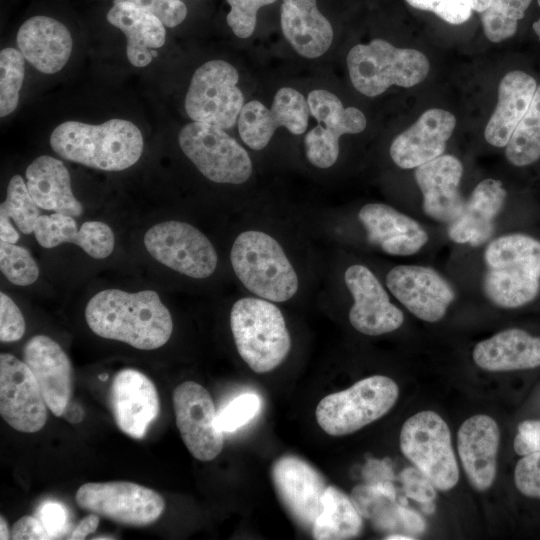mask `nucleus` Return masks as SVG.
<instances>
[{
  "label": "nucleus",
  "instance_id": "f257e3e1",
  "mask_svg": "<svg viewBox=\"0 0 540 540\" xmlns=\"http://www.w3.org/2000/svg\"><path fill=\"white\" fill-rule=\"evenodd\" d=\"M89 328L98 336L153 350L166 344L173 321L157 292L129 293L106 289L95 294L85 308Z\"/></svg>",
  "mask_w": 540,
  "mask_h": 540
},
{
  "label": "nucleus",
  "instance_id": "f03ea898",
  "mask_svg": "<svg viewBox=\"0 0 540 540\" xmlns=\"http://www.w3.org/2000/svg\"><path fill=\"white\" fill-rule=\"evenodd\" d=\"M50 146L60 157L104 171H122L141 157L144 141L132 122L113 118L102 124L66 121L50 135Z\"/></svg>",
  "mask_w": 540,
  "mask_h": 540
},
{
  "label": "nucleus",
  "instance_id": "7ed1b4c3",
  "mask_svg": "<svg viewBox=\"0 0 540 540\" xmlns=\"http://www.w3.org/2000/svg\"><path fill=\"white\" fill-rule=\"evenodd\" d=\"M483 290L502 308L521 307L540 290V241L522 233L500 236L485 249Z\"/></svg>",
  "mask_w": 540,
  "mask_h": 540
},
{
  "label": "nucleus",
  "instance_id": "20e7f679",
  "mask_svg": "<svg viewBox=\"0 0 540 540\" xmlns=\"http://www.w3.org/2000/svg\"><path fill=\"white\" fill-rule=\"evenodd\" d=\"M230 327L241 358L256 373L272 371L290 351L291 338L282 312L269 300H237L230 312Z\"/></svg>",
  "mask_w": 540,
  "mask_h": 540
},
{
  "label": "nucleus",
  "instance_id": "39448f33",
  "mask_svg": "<svg viewBox=\"0 0 540 540\" xmlns=\"http://www.w3.org/2000/svg\"><path fill=\"white\" fill-rule=\"evenodd\" d=\"M237 278L253 294L272 302H284L298 290L297 274L281 245L268 234L244 231L230 252Z\"/></svg>",
  "mask_w": 540,
  "mask_h": 540
},
{
  "label": "nucleus",
  "instance_id": "423d86ee",
  "mask_svg": "<svg viewBox=\"0 0 540 540\" xmlns=\"http://www.w3.org/2000/svg\"><path fill=\"white\" fill-rule=\"evenodd\" d=\"M347 67L355 89L375 97L392 85L409 88L419 84L426 78L430 63L418 50L397 48L383 39H374L350 49Z\"/></svg>",
  "mask_w": 540,
  "mask_h": 540
},
{
  "label": "nucleus",
  "instance_id": "0eeeda50",
  "mask_svg": "<svg viewBox=\"0 0 540 540\" xmlns=\"http://www.w3.org/2000/svg\"><path fill=\"white\" fill-rule=\"evenodd\" d=\"M399 389L383 375L364 378L348 389L325 396L315 415L321 429L331 436L354 433L384 416L395 405Z\"/></svg>",
  "mask_w": 540,
  "mask_h": 540
},
{
  "label": "nucleus",
  "instance_id": "6e6552de",
  "mask_svg": "<svg viewBox=\"0 0 540 540\" xmlns=\"http://www.w3.org/2000/svg\"><path fill=\"white\" fill-rule=\"evenodd\" d=\"M400 448L415 468L439 490L452 489L459 469L447 423L437 413L426 410L408 418L400 432Z\"/></svg>",
  "mask_w": 540,
  "mask_h": 540
},
{
  "label": "nucleus",
  "instance_id": "1a4fd4ad",
  "mask_svg": "<svg viewBox=\"0 0 540 540\" xmlns=\"http://www.w3.org/2000/svg\"><path fill=\"white\" fill-rule=\"evenodd\" d=\"M178 142L187 158L213 182L242 184L251 176L247 151L216 125L188 123L180 130Z\"/></svg>",
  "mask_w": 540,
  "mask_h": 540
},
{
  "label": "nucleus",
  "instance_id": "9d476101",
  "mask_svg": "<svg viewBox=\"0 0 540 540\" xmlns=\"http://www.w3.org/2000/svg\"><path fill=\"white\" fill-rule=\"evenodd\" d=\"M238 80L236 68L224 60L201 65L194 72L185 97L189 118L222 129L233 127L244 106Z\"/></svg>",
  "mask_w": 540,
  "mask_h": 540
},
{
  "label": "nucleus",
  "instance_id": "9b49d317",
  "mask_svg": "<svg viewBox=\"0 0 540 540\" xmlns=\"http://www.w3.org/2000/svg\"><path fill=\"white\" fill-rule=\"evenodd\" d=\"M75 500L89 513L133 527L154 523L165 509L159 493L127 481L85 483L77 490Z\"/></svg>",
  "mask_w": 540,
  "mask_h": 540
},
{
  "label": "nucleus",
  "instance_id": "f8f14e48",
  "mask_svg": "<svg viewBox=\"0 0 540 540\" xmlns=\"http://www.w3.org/2000/svg\"><path fill=\"white\" fill-rule=\"evenodd\" d=\"M149 254L183 275L202 279L213 274L218 256L210 240L194 226L165 221L152 226L144 236Z\"/></svg>",
  "mask_w": 540,
  "mask_h": 540
},
{
  "label": "nucleus",
  "instance_id": "ddd939ff",
  "mask_svg": "<svg viewBox=\"0 0 540 540\" xmlns=\"http://www.w3.org/2000/svg\"><path fill=\"white\" fill-rule=\"evenodd\" d=\"M307 103L311 115L319 122L305 136L307 159L318 168H329L339 156V138L362 132L367 125L366 117L356 107L345 108L335 94L324 89L311 91Z\"/></svg>",
  "mask_w": 540,
  "mask_h": 540
},
{
  "label": "nucleus",
  "instance_id": "4468645a",
  "mask_svg": "<svg viewBox=\"0 0 540 540\" xmlns=\"http://www.w3.org/2000/svg\"><path fill=\"white\" fill-rule=\"evenodd\" d=\"M173 408L177 428L189 452L200 461L216 458L224 438L209 392L196 382H182L173 391Z\"/></svg>",
  "mask_w": 540,
  "mask_h": 540
},
{
  "label": "nucleus",
  "instance_id": "2eb2a0df",
  "mask_svg": "<svg viewBox=\"0 0 540 540\" xmlns=\"http://www.w3.org/2000/svg\"><path fill=\"white\" fill-rule=\"evenodd\" d=\"M47 404L27 364L9 353L0 355V414L15 430L34 433L47 420Z\"/></svg>",
  "mask_w": 540,
  "mask_h": 540
},
{
  "label": "nucleus",
  "instance_id": "dca6fc26",
  "mask_svg": "<svg viewBox=\"0 0 540 540\" xmlns=\"http://www.w3.org/2000/svg\"><path fill=\"white\" fill-rule=\"evenodd\" d=\"M271 478L278 498L291 518L311 532L323 509L325 479L312 465L293 455H284L274 461Z\"/></svg>",
  "mask_w": 540,
  "mask_h": 540
},
{
  "label": "nucleus",
  "instance_id": "f3484780",
  "mask_svg": "<svg viewBox=\"0 0 540 540\" xmlns=\"http://www.w3.org/2000/svg\"><path fill=\"white\" fill-rule=\"evenodd\" d=\"M307 100L290 87L279 89L270 109L257 100L246 103L237 120L243 142L254 150H261L270 142L275 130L285 127L295 135L303 134L308 126Z\"/></svg>",
  "mask_w": 540,
  "mask_h": 540
},
{
  "label": "nucleus",
  "instance_id": "a211bd4d",
  "mask_svg": "<svg viewBox=\"0 0 540 540\" xmlns=\"http://www.w3.org/2000/svg\"><path fill=\"white\" fill-rule=\"evenodd\" d=\"M386 285L399 302L426 322L441 320L455 298L451 285L425 266L398 265L387 273Z\"/></svg>",
  "mask_w": 540,
  "mask_h": 540
},
{
  "label": "nucleus",
  "instance_id": "6ab92c4d",
  "mask_svg": "<svg viewBox=\"0 0 540 540\" xmlns=\"http://www.w3.org/2000/svg\"><path fill=\"white\" fill-rule=\"evenodd\" d=\"M345 283L353 296L349 311L351 325L360 333L377 336L397 330L404 321L402 311L389 296L373 272L360 264L347 268Z\"/></svg>",
  "mask_w": 540,
  "mask_h": 540
},
{
  "label": "nucleus",
  "instance_id": "aec40b11",
  "mask_svg": "<svg viewBox=\"0 0 540 540\" xmlns=\"http://www.w3.org/2000/svg\"><path fill=\"white\" fill-rule=\"evenodd\" d=\"M110 404L118 428L128 436L141 439L160 410L153 382L135 369H123L113 378Z\"/></svg>",
  "mask_w": 540,
  "mask_h": 540
},
{
  "label": "nucleus",
  "instance_id": "412c9836",
  "mask_svg": "<svg viewBox=\"0 0 540 540\" xmlns=\"http://www.w3.org/2000/svg\"><path fill=\"white\" fill-rule=\"evenodd\" d=\"M23 361L36 378L47 407L61 417L73 392V368L65 351L50 337L36 335L25 344Z\"/></svg>",
  "mask_w": 540,
  "mask_h": 540
},
{
  "label": "nucleus",
  "instance_id": "4be33fe9",
  "mask_svg": "<svg viewBox=\"0 0 540 540\" xmlns=\"http://www.w3.org/2000/svg\"><path fill=\"white\" fill-rule=\"evenodd\" d=\"M462 174V163L449 154L415 168L414 177L423 196L422 208L428 217L451 224L461 215L465 205L459 192Z\"/></svg>",
  "mask_w": 540,
  "mask_h": 540
},
{
  "label": "nucleus",
  "instance_id": "5701e85b",
  "mask_svg": "<svg viewBox=\"0 0 540 540\" xmlns=\"http://www.w3.org/2000/svg\"><path fill=\"white\" fill-rule=\"evenodd\" d=\"M456 126L455 116L443 109L425 111L390 146V156L402 169L416 168L441 156Z\"/></svg>",
  "mask_w": 540,
  "mask_h": 540
},
{
  "label": "nucleus",
  "instance_id": "b1692460",
  "mask_svg": "<svg viewBox=\"0 0 540 540\" xmlns=\"http://www.w3.org/2000/svg\"><path fill=\"white\" fill-rule=\"evenodd\" d=\"M499 441V427L487 415L468 418L458 430V454L468 480L476 490H487L495 479Z\"/></svg>",
  "mask_w": 540,
  "mask_h": 540
},
{
  "label": "nucleus",
  "instance_id": "393cba45",
  "mask_svg": "<svg viewBox=\"0 0 540 540\" xmlns=\"http://www.w3.org/2000/svg\"><path fill=\"white\" fill-rule=\"evenodd\" d=\"M358 218L367 240L389 255L415 254L428 241V234L416 220L383 203L366 204Z\"/></svg>",
  "mask_w": 540,
  "mask_h": 540
},
{
  "label": "nucleus",
  "instance_id": "a878e982",
  "mask_svg": "<svg viewBox=\"0 0 540 540\" xmlns=\"http://www.w3.org/2000/svg\"><path fill=\"white\" fill-rule=\"evenodd\" d=\"M17 45L25 60L34 68L44 74H54L68 62L73 41L63 23L38 15L20 26Z\"/></svg>",
  "mask_w": 540,
  "mask_h": 540
},
{
  "label": "nucleus",
  "instance_id": "bb28decb",
  "mask_svg": "<svg viewBox=\"0 0 540 540\" xmlns=\"http://www.w3.org/2000/svg\"><path fill=\"white\" fill-rule=\"evenodd\" d=\"M506 190L501 181L484 179L473 189L461 215L448 228L449 238L471 246L484 244L495 229L494 220L502 210Z\"/></svg>",
  "mask_w": 540,
  "mask_h": 540
},
{
  "label": "nucleus",
  "instance_id": "cd10ccee",
  "mask_svg": "<svg viewBox=\"0 0 540 540\" xmlns=\"http://www.w3.org/2000/svg\"><path fill=\"white\" fill-rule=\"evenodd\" d=\"M107 21L126 36V55L135 67L149 65L156 56L152 49L165 43L166 30L162 21L131 2L114 0L107 12Z\"/></svg>",
  "mask_w": 540,
  "mask_h": 540
},
{
  "label": "nucleus",
  "instance_id": "c85d7f7f",
  "mask_svg": "<svg viewBox=\"0 0 540 540\" xmlns=\"http://www.w3.org/2000/svg\"><path fill=\"white\" fill-rule=\"evenodd\" d=\"M34 234L44 248H53L64 242L73 243L95 259L108 257L115 243L113 231L104 222L87 221L78 230L73 216L57 212L40 215Z\"/></svg>",
  "mask_w": 540,
  "mask_h": 540
},
{
  "label": "nucleus",
  "instance_id": "c756f323",
  "mask_svg": "<svg viewBox=\"0 0 540 540\" xmlns=\"http://www.w3.org/2000/svg\"><path fill=\"white\" fill-rule=\"evenodd\" d=\"M280 20L285 38L301 56L314 59L329 49L333 29L317 0H282Z\"/></svg>",
  "mask_w": 540,
  "mask_h": 540
},
{
  "label": "nucleus",
  "instance_id": "7c9ffc66",
  "mask_svg": "<svg viewBox=\"0 0 540 540\" xmlns=\"http://www.w3.org/2000/svg\"><path fill=\"white\" fill-rule=\"evenodd\" d=\"M472 357L488 371H513L540 366V337L511 328L476 344Z\"/></svg>",
  "mask_w": 540,
  "mask_h": 540
},
{
  "label": "nucleus",
  "instance_id": "2f4dec72",
  "mask_svg": "<svg viewBox=\"0 0 540 540\" xmlns=\"http://www.w3.org/2000/svg\"><path fill=\"white\" fill-rule=\"evenodd\" d=\"M26 185L39 208L57 213L80 216L82 204L72 192L68 169L57 158L42 155L27 167Z\"/></svg>",
  "mask_w": 540,
  "mask_h": 540
},
{
  "label": "nucleus",
  "instance_id": "473e14b6",
  "mask_svg": "<svg viewBox=\"0 0 540 540\" xmlns=\"http://www.w3.org/2000/svg\"><path fill=\"white\" fill-rule=\"evenodd\" d=\"M537 83L529 74L514 70L505 74L498 88V102L484 131L486 141L505 147L516 126L526 113Z\"/></svg>",
  "mask_w": 540,
  "mask_h": 540
},
{
  "label": "nucleus",
  "instance_id": "72a5a7b5",
  "mask_svg": "<svg viewBox=\"0 0 540 540\" xmlns=\"http://www.w3.org/2000/svg\"><path fill=\"white\" fill-rule=\"evenodd\" d=\"M362 516L353 500L334 486H327L323 496V509L317 517L312 536L317 540H343L359 535Z\"/></svg>",
  "mask_w": 540,
  "mask_h": 540
},
{
  "label": "nucleus",
  "instance_id": "f704fd0d",
  "mask_svg": "<svg viewBox=\"0 0 540 540\" xmlns=\"http://www.w3.org/2000/svg\"><path fill=\"white\" fill-rule=\"evenodd\" d=\"M351 499L362 517L384 530L403 529L402 507L395 501V489L388 482L356 486Z\"/></svg>",
  "mask_w": 540,
  "mask_h": 540
},
{
  "label": "nucleus",
  "instance_id": "c9c22d12",
  "mask_svg": "<svg viewBox=\"0 0 540 540\" xmlns=\"http://www.w3.org/2000/svg\"><path fill=\"white\" fill-rule=\"evenodd\" d=\"M505 155L518 167L530 165L540 158V86L505 146Z\"/></svg>",
  "mask_w": 540,
  "mask_h": 540
},
{
  "label": "nucleus",
  "instance_id": "e433bc0d",
  "mask_svg": "<svg viewBox=\"0 0 540 540\" xmlns=\"http://www.w3.org/2000/svg\"><path fill=\"white\" fill-rule=\"evenodd\" d=\"M532 0H491L481 13L485 36L494 43L511 38Z\"/></svg>",
  "mask_w": 540,
  "mask_h": 540
},
{
  "label": "nucleus",
  "instance_id": "4c0bfd02",
  "mask_svg": "<svg viewBox=\"0 0 540 540\" xmlns=\"http://www.w3.org/2000/svg\"><path fill=\"white\" fill-rule=\"evenodd\" d=\"M0 214L10 218L22 233L34 232L40 211L28 191L26 182L20 175H14L10 179L6 199L0 205Z\"/></svg>",
  "mask_w": 540,
  "mask_h": 540
},
{
  "label": "nucleus",
  "instance_id": "58836bf2",
  "mask_svg": "<svg viewBox=\"0 0 540 540\" xmlns=\"http://www.w3.org/2000/svg\"><path fill=\"white\" fill-rule=\"evenodd\" d=\"M25 58L12 47L0 52V116L15 111L19 103L20 90L25 76Z\"/></svg>",
  "mask_w": 540,
  "mask_h": 540
},
{
  "label": "nucleus",
  "instance_id": "ea45409f",
  "mask_svg": "<svg viewBox=\"0 0 540 540\" xmlns=\"http://www.w3.org/2000/svg\"><path fill=\"white\" fill-rule=\"evenodd\" d=\"M0 268L13 284L27 286L39 276V268L30 252L15 243L0 241Z\"/></svg>",
  "mask_w": 540,
  "mask_h": 540
},
{
  "label": "nucleus",
  "instance_id": "a19ab883",
  "mask_svg": "<svg viewBox=\"0 0 540 540\" xmlns=\"http://www.w3.org/2000/svg\"><path fill=\"white\" fill-rule=\"evenodd\" d=\"M261 401L254 393H245L230 401L217 413V424L224 432H233L249 422L260 409Z\"/></svg>",
  "mask_w": 540,
  "mask_h": 540
},
{
  "label": "nucleus",
  "instance_id": "79ce46f5",
  "mask_svg": "<svg viewBox=\"0 0 540 540\" xmlns=\"http://www.w3.org/2000/svg\"><path fill=\"white\" fill-rule=\"evenodd\" d=\"M230 5V12L226 20L233 33L242 39L250 37L256 27L257 12L276 0H226Z\"/></svg>",
  "mask_w": 540,
  "mask_h": 540
},
{
  "label": "nucleus",
  "instance_id": "37998d69",
  "mask_svg": "<svg viewBox=\"0 0 540 540\" xmlns=\"http://www.w3.org/2000/svg\"><path fill=\"white\" fill-rule=\"evenodd\" d=\"M410 6L436 14L443 21L458 25L472 15L471 0H405Z\"/></svg>",
  "mask_w": 540,
  "mask_h": 540
},
{
  "label": "nucleus",
  "instance_id": "c03bdc74",
  "mask_svg": "<svg viewBox=\"0 0 540 540\" xmlns=\"http://www.w3.org/2000/svg\"><path fill=\"white\" fill-rule=\"evenodd\" d=\"M514 480L522 494L540 499V452L524 455L518 461Z\"/></svg>",
  "mask_w": 540,
  "mask_h": 540
},
{
  "label": "nucleus",
  "instance_id": "a18cd8bd",
  "mask_svg": "<svg viewBox=\"0 0 540 540\" xmlns=\"http://www.w3.org/2000/svg\"><path fill=\"white\" fill-rule=\"evenodd\" d=\"M25 333L24 317L15 302L5 293H0V340L15 342Z\"/></svg>",
  "mask_w": 540,
  "mask_h": 540
},
{
  "label": "nucleus",
  "instance_id": "49530a36",
  "mask_svg": "<svg viewBox=\"0 0 540 540\" xmlns=\"http://www.w3.org/2000/svg\"><path fill=\"white\" fill-rule=\"evenodd\" d=\"M154 14L167 27L181 24L187 15V7L181 0H123Z\"/></svg>",
  "mask_w": 540,
  "mask_h": 540
},
{
  "label": "nucleus",
  "instance_id": "de8ad7c7",
  "mask_svg": "<svg viewBox=\"0 0 540 540\" xmlns=\"http://www.w3.org/2000/svg\"><path fill=\"white\" fill-rule=\"evenodd\" d=\"M407 495L418 502L430 503L435 498V490L430 480L417 468H407L402 474Z\"/></svg>",
  "mask_w": 540,
  "mask_h": 540
},
{
  "label": "nucleus",
  "instance_id": "09e8293b",
  "mask_svg": "<svg viewBox=\"0 0 540 540\" xmlns=\"http://www.w3.org/2000/svg\"><path fill=\"white\" fill-rule=\"evenodd\" d=\"M513 447L520 455L540 452V420H525L518 425Z\"/></svg>",
  "mask_w": 540,
  "mask_h": 540
},
{
  "label": "nucleus",
  "instance_id": "8fccbe9b",
  "mask_svg": "<svg viewBox=\"0 0 540 540\" xmlns=\"http://www.w3.org/2000/svg\"><path fill=\"white\" fill-rule=\"evenodd\" d=\"M38 518L49 533L51 539L60 536L67 524L66 510L57 502L44 503L38 511Z\"/></svg>",
  "mask_w": 540,
  "mask_h": 540
},
{
  "label": "nucleus",
  "instance_id": "3c124183",
  "mask_svg": "<svg viewBox=\"0 0 540 540\" xmlns=\"http://www.w3.org/2000/svg\"><path fill=\"white\" fill-rule=\"evenodd\" d=\"M11 539L46 540L51 537L38 517L23 516L14 523Z\"/></svg>",
  "mask_w": 540,
  "mask_h": 540
},
{
  "label": "nucleus",
  "instance_id": "603ef678",
  "mask_svg": "<svg viewBox=\"0 0 540 540\" xmlns=\"http://www.w3.org/2000/svg\"><path fill=\"white\" fill-rule=\"evenodd\" d=\"M99 517L100 516L95 513L87 515L72 531L69 539L81 540L86 538L87 535L94 533L99 525Z\"/></svg>",
  "mask_w": 540,
  "mask_h": 540
},
{
  "label": "nucleus",
  "instance_id": "864d4df0",
  "mask_svg": "<svg viewBox=\"0 0 540 540\" xmlns=\"http://www.w3.org/2000/svg\"><path fill=\"white\" fill-rule=\"evenodd\" d=\"M402 518L404 530L410 533H421L425 529L423 519L412 510L402 507Z\"/></svg>",
  "mask_w": 540,
  "mask_h": 540
},
{
  "label": "nucleus",
  "instance_id": "5fc2aeb1",
  "mask_svg": "<svg viewBox=\"0 0 540 540\" xmlns=\"http://www.w3.org/2000/svg\"><path fill=\"white\" fill-rule=\"evenodd\" d=\"M0 237L2 241L16 243L19 239L18 232L12 226L10 218L0 214Z\"/></svg>",
  "mask_w": 540,
  "mask_h": 540
},
{
  "label": "nucleus",
  "instance_id": "6e6d98bb",
  "mask_svg": "<svg viewBox=\"0 0 540 540\" xmlns=\"http://www.w3.org/2000/svg\"><path fill=\"white\" fill-rule=\"evenodd\" d=\"M61 417L71 424H77L82 421L84 417V410L80 404L71 400L63 411Z\"/></svg>",
  "mask_w": 540,
  "mask_h": 540
},
{
  "label": "nucleus",
  "instance_id": "4d7b16f0",
  "mask_svg": "<svg viewBox=\"0 0 540 540\" xmlns=\"http://www.w3.org/2000/svg\"><path fill=\"white\" fill-rule=\"evenodd\" d=\"M491 0H471L472 9L478 13H482L490 4Z\"/></svg>",
  "mask_w": 540,
  "mask_h": 540
},
{
  "label": "nucleus",
  "instance_id": "13d9d810",
  "mask_svg": "<svg viewBox=\"0 0 540 540\" xmlns=\"http://www.w3.org/2000/svg\"><path fill=\"white\" fill-rule=\"evenodd\" d=\"M0 539L1 540L11 539V533L9 532L7 522L3 518V516H1L0 518Z\"/></svg>",
  "mask_w": 540,
  "mask_h": 540
},
{
  "label": "nucleus",
  "instance_id": "bf43d9fd",
  "mask_svg": "<svg viewBox=\"0 0 540 540\" xmlns=\"http://www.w3.org/2000/svg\"><path fill=\"white\" fill-rule=\"evenodd\" d=\"M387 540H413L414 537L403 534H391L385 537Z\"/></svg>",
  "mask_w": 540,
  "mask_h": 540
},
{
  "label": "nucleus",
  "instance_id": "052dcab7",
  "mask_svg": "<svg viewBox=\"0 0 540 540\" xmlns=\"http://www.w3.org/2000/svg\"><path fill=\"white\" fill-rule=\"evenodd\" d=\"M532 27L534 32L538 36V39L540 40V18L533 23Z\"/></svg>",
  "mask_w": 540,
  "mask_h": 540
},
{
  "label": "nucleus",
  "instance_id": "680f3d73",
  "mask_svg": "<svg viewBox=\"0 0 540 540\" xmlns=\"http://www.w3.org/2000/svg\"><path fill=\"white\" fill-rule=\"evenodd\" d=\"M108 378V374H101L99 375V379L102 381H105Z\"/></svg>",
  "mask_w": 540,
  "mask_h": 540
},
{
  "label": "nucleus",
  "instance_id": "e2e57ef3",
  "mask_svg": "<svg viewBox=\"0 0 540 540\" xmlns=\"http://www.w3.org/2000/svg\"><path fill=\"white\" fill-rule=\"evenodd\" d=\"M537 3H538V5H539V7H540V0H537Z\"/></svg>",
  "mask_w": 540,
  "mask_h": 540
}]
</instances>
